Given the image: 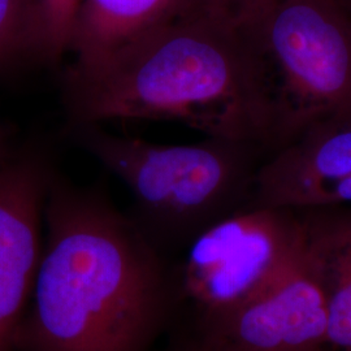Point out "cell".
Segmentation results:
<instances>
[{
    "label": "cell",
    "mask_w": 351,
    "mask_h": 351,
    "mask_svg": "<svg viewBox=\"0 0 351 351\" xmlns=\"http://www.w3.org/2000/svg\"><path fill=\"white\" fill-rule=\"evenodd\" d=\"M69 123L176 121L213 138L272 149L274 88L262 55L239 17L191 4L91 65L63 75Z\"/></svg>",
    "instance_id": "obj_1"
},
{
    "label": "cell",
    "mask_w": 351,
    "mask_h": 351,
    "mask_svg": "<svg viewBox=\"0 0 351 351\" xmlns=\"http://www.w3.org/2000/svg\"><path fill=\"white\" fill-rule=\"evenodd\" d=\"M46 239L16 351H149L169 326V264L130 216L52 173Z\"/></svg>",
    "instance_id": "obj_2"
},
{
    "label": "cell",
    "mask_w": 351,
    "mask_h": 351,
    "mask_svg": "<svg viewBox=\"0 0 351 351\" xmlns=\"http://www.w3.org/2000/svg\"><path fill=\"white\" fill-rule=\"evenodd\" d=\"M69 130L80 147L123 180L134 201L132 220L164 256L249 206L269 151L255 142L213 137L158 145L90 123H69Z\"/></svg>",
    "instance_id": "obj_3"
},
{
    "label": "cell",
    "mask_w": 351,
    "mask_h": 351,
    "mask_svg": "<svg viewBox=\"0 0 351 351\" xmlns=\"http://www.w3.org/2000/svg\"><path fill=\"white\" fill-rule=\"evenodd\" d=\"M237 17L274 88L276 145L315 121L351 114V21L337 0H258Z\"/></svg>",
    "instance_id": "obj_4"
},
{
    "label": "cell",
    "mask_w": 351,
    "mask_h": 351,
    "mask_svg": "<svg viewBox=\"0 0 351 351\" xmlns=\"http://www.w3.org/2000/svg\"><path fill=\"white\" fill-rule=\"evenodd\" d=\"M185 249L180 265H169L171 317L189 306L197 316L198 333L301 265V216L246 206L204 229Z\"/></svg>",
    "instance_id": "obj_5"
},
{
    "label": "cell",
    "mask_w": 351,
    "mask_h": 351,
    "mask_svg": "<svg viewBox=\"0 0 351 351\" xmlns=\"http://www.w3.org/2000/svg\"><path fill=\"white\" fill-rule=\"evenodd\" d=\"M249 206L294 213L351 207V114L315 121L268 151Z\"/></svg>",
    "instance_id": "obj_6"
},
{
    "label": "cell",
    "mask_w": 351,
    "mask_h": 351,
    "mask_svg": "<svg viewBox=\"0 0 351 351\" xmlns=\"http://www.w3.org/2000/svg\"><path fill=\"white\" fill-rule=\"evenodd\" d=\"M52 173L36 152L0 164V351H16L43 247Z\"/></svg>",
    "instance_id": "obj_7"
},
{
    "label": "cell",
    "mask_w": 351,
    "mask_h": 351,
    "mask_svg": "<svg viewBox=\"0 0 351 351\" xmlns=\"http://www.w3.org/2000/svg\"><path fill=\"white\" fill-rule=\"evenodd\" d=\"M211 351H319L326 341L324 295L304 265L198 332Z\"/></svg>",
    "instance_id": "obj_8"
},
{
    "label": "cell",
    "mask_w": 351,
    "mask_h": 351,
    "mask_svg": "<svg viewBox=\"0 0 351 351\" xmlns=\"http://www.w3.org/2000/svg\"><path fill=\"white\" fill-rule=\"evenodd\" d=\"M298 213L304 265L326 301V341L351 351V207Z\"/></svg>",
    "instance_id": "obj_9"
},
{
    "label": "cell",
    "mask_w": 351,
    "mask_h": 351,
    "mask_svg": "<svg viewBox=\"0 0 351 351\" xmlns=\"http://www.w3.org/2000/svg\"><path fill=\"white\" fill-rule=\"evenodd\" d=\"M195 0H81L68 51L73 65H91L182 12Z\"/></svg>",
    "instance_id": "obj_10"
},
{
    "label": "cell",
    "mask_w": 351,
    "mask_h": 351,
    "mask_svg": "<svg viewBox=\"0 0 351 351\" xmlns=\"http://www.w3.org/2000/svg\"><path fill=\"white\" fill-rule=\"evenodd\" d=\"M29 55L46 60L40 0H0V66Z\"/></svg>",
    "instance_id": "obj_11"
},
{
    "label": "cell",
    "mask_w": 351,
    "mask_h": 351,
    "mask_svg": "<svg viewBox=\"0 0 351 351\" xmlns=\"http://www.w3.org/2000/svg\"><path fill=\"white\" fill-rule=\"evenodd\" d=\"M81 0H40L45 33L46 60L59 63L68 51V40Z\"/></svg>",
    "instance_id": "obj_12"
},
{
    "label": "cell",
    "mask_w": 351,
    "mask_h": 351,
    "mask_svg": "<svg viewBox=\"0 0 351 351\" xmlns=\"http://www.w3.org/2000/svg\"><path fill=\"white\" fill-rule=\"evenodd\" d=\"M255 1H258V0H197V3H199V4L219 8V10H223L226 12L232 13V14H239L242 11H245Z\"/></svg>",
    "instance_id": "obj_13"
},
{
    "label": "cell",
    "mask_w": 351,
    "mask_h": 351,
    "mask_svg": "<svg viewBox=\"0 0 351 351\" xmlns=\"http://www.w3.org/2000/svg\"><path fill=\"white\" fill-rule=\"evenodd\" d=\"M165 351H211L208 350L207 348L202 346L198 342H194V341H189V342H182V343H178L175 345L172 348H169L168 350Z\"/></svg>",
    "instance_id": "obj_14"
},
{
    "label": "cell",
    "mask_w": 351,
    "mask_h": 351,
    "mask_svg": "<svg viewBox=\"0 0 351 351\" xmlns=\"http://www.w3.org/2000/svg\"><path fill=\"white\" fill-rule=\"evenodd\" d=\"M341 5V8L348 14V17L351 21V0H337Z\"/></svg>",
    "instance_id": "obj_15"
},
{
    "label": "cell",
    "mask_w": 351,
    "mask_h": 351,
    "mask_svg": "<svg viewBox=\"0 0 351 351\" xmlns=\"http://www.w3.org/2000/svg\"><path fill=\"white\" fill-rule=\"evenodd\" d=\"M7 158L4 155V137H3V133H1V129H0V164L3 162H5Z\"/></svg>",
    "instance_id": "obj_16"
}]
</instances>
